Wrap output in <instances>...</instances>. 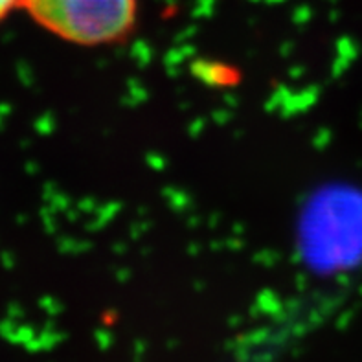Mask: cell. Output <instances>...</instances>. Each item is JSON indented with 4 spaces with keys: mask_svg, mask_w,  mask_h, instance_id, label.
Here are the masks:
<instances>
[{
    "mask_svg": "<svg viewBox=\"0 0 362 362\" xmlns=\"http://www.w3.org/2000/svg\"><path fill=\"white\" fill-rule=\"evenodd\" d=\"M33 23L76 46L124 42L134 32L138 0H21Z\"/></svg>",
    "mask_w": 362,
    "mask_h": 362,
    "instance_id": "6da1fadb",
    "label": "cell"
},
{
    "mask_svg": "<svg viewBox=\"0 0 362 362\" xmlns=\"http://www.w3.org/2000/svg\"><path fill=\"white\" fill-rule=\"evenodd\" d=\"M21 9V0H0V26L11 17L13 11Z\"/></svg>",
    "mask_w": 362,
    "mask_h": 362,
    "instance_id": "7a4b0ae2",
    "label": "cell"
}]
</instances>
